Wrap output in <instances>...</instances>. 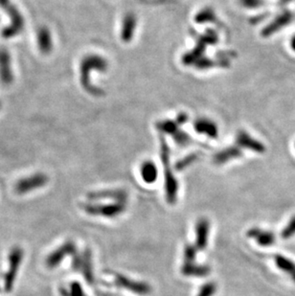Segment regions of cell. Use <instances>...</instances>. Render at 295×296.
<instances>
[{"instance_id":"20","label":"cell","mask_w":295,"mask_h":296,"mask_svg":"<svg viewBox=\"0 0 295 296\" xmlns=\"http://www.w3.org/2000/svg\"><path fill=\"white\" fill-rule=\"evenodd\" d=\"M83 262H82V267L81 271L83 272V275L88 281L89 284L92 285L95 282V276L93 271V261H92V254L89 248H86L83 253Z\"/></svg>"},{"instance_id":"27","label":"cell","mask_w":295,"mask_h":296,"mask_svg":"<svg viewBox=\"0 0 295 296\" xmlns=\"http://www.w3.org/2000/svg\"><path fill=\"white\" fill-rule=\"evenodd\" d=\"M239 2L246 9H258L265 4L264 0H239Z\"/></svg>"},{"instance_id":"31","label":"cell","mask_w":295,"mask_h":296,"mask_svg":"<svg viewBox=\"0 0 295 296\" xmlns=\"http://www.w3.org/2000/svg\"><path fill=\"white\" fill-rule=\"evenodd\" d=\"M59 294L61 296H70L69 295V290L65 289V288H60L59 289Z\"/></svg>"},{"instance_id":"19","label":"cell","mask_w":295,"mask_h":296,"mask_svg":"<svg viewBox=\"0 0 295 296\" xmlns=\"http://www.w3.org/2000/svg\"><path fill=\"white\" fill-rule=\"evenodd\" d=\"M195 130L197 133L206 134L211 138H216L218 136V126L217 124L209 119H197L195 122Z\"/></svg>"},{"instance_id":"24","label":"cell","mask_w":295,"mask_h":296,"mask_svg":"<svg viewBox=\"0 0 295 296\" xmlns=\"http://www.w3.org/2000/svg\"><path fill=\"white\" fill-rule=\"evenodd\" d=\"M197 254V248L196 247V246L192 244H187L184 247V253H183L184 263H195Z\"/></svg>"},{"instance_id":"13","label":"cell","mask_w":295,"mask_h":296,"mask_svg":"<svg viewBox=\"0 0 295 296\" xmlns=\"http://www.w3.org/2000/svg\"><path fill=\"white\" fill-rule=\"evenodd\" d=\"M128 193L123 189H110L103 190L97 192H91L88 194V197L90 200H99V199H110L112 201L127 202L128 201Z\"/></svg>"},{"instance_id":"1","label":"cell","mask_w":295,"mask_h":296,"mask_svg":"<svg viewBox=\"0 0 295 296\" xmlns=\"http://www.w3.org/2000/svg\"><path fill=\"white\" fill-rule=\"evenodd\" d=\"M94 68L95 70H100V71H105L107 69V62L106 59H103V57L98 56V55H89L86 56L84 59H82L81 62V82L83 87L86 90H88L89 93L93 95H98L101 94V91L98 89L93 88L90 85L89 82V73L90 69L92 70Z\"/></svg>"},{"instance_id":"11","label":"cell","mask_w":295,"mask_h":296,"mask_svg":"<svg viewBox=\"0 0 295 296\" xmlns=\"http://www.w3.org/2000/svg\"><path fill=\"white\" fill-rule=\"evenodd\" d=\"M235 144L241 148L249 149L257 153H264L266 151V147L262 142L253 138L250 134L245 131L238 133Z\"/></svg>"},{"instance_id":"10","label":"cell","mask_w":295,"mask_h":296,"mask_svg":"<svg viewBox=\"0 0 295 296\" xmlns=\"http://www.w3.org/2000/svg\"><path fill=\"white\" fill-rule=\"evenodd\" d=\"M14 81L12 59L6 48H0V83L3 86H10Z\"/></svg>"},{"instance_id":"15","label":"cell","mask_w":295,"mask_h":296,"mask_svg":"<svg viewBox=\"0 0 295 296\" xmlns=\"http://www.w3.org/2000/svg\"><path fill=\"white\" fill-rule=\"evenodd\" d=\"M242 156H243V148H240L238 145L235 144V146L223 148V149H221V151L217 152L214 155L213 161L217 165H222V164L229 162L231 160L240 158Z\"/></svg>"},{"instance_id":"16","label":"cell","mask_w":295,"mask_h":296,"mask_svg":"<svg viewBox=\"0 0 295 296\" xmlns=\"http://www.w3.org/2000/svg\"><path fill=\"white\" fill-rule=\"evenodd\" d=\"M211 272V268L206 265H198L196 263H184L181 267V273L186 277L204 278Z\"/></svg>"},{"instance_id":"14","label":"cell","mask_w":295,"mask_h":296,"mask_svg":"<svg viewBox=\"0 0 295 296\" xmlns=\"http://www.w3.org/2000/svg\"><path fill=\"white\" fill-rule=\"evenodd\" d=\"M210 222L206 218L199 219L196 224V243L195 246L197 250H204L208 245V238L210 234Z\"/></svg>"},{"instance_id":"18","label":"cell","mask_w":295,"mask_h":296,"mask_svg":"<svg viewBox=\"0 0 295 296\" xmlns=\"http://www.w3.org/2000/svg\"><path fill=\"white\" fill-rule=\"evenodd\" d=\"M136 17L133 14H127L124 16L121 27V39L125 43H130L133 39L136 29Z\"/></svg>"},{"instance_id":"4","label":"cell","mask_w":295,"mask_h":296,"mask_svg":"<svg viewBox=\"0 0 295 296\" xmlns=\"http://www.w3.org/2000/svg\"><path fill=\"white\" fill-rule=\"evenodd\" d=\"M0 7L6 11L11 18V24L3 29L1 35L4 39H12L16 35H19L24 28L23 16L10 0H0Z\"/></svg>"},{"instance_id":"32","label":"cell","mask_w":295,"mask_h":296,"mask_svg":"<svg viewBox=\"0 0 295 296\" xmlns=\"http://www.w3.org/2000/svg\"><path fill=\"white\" fill-rule=\"evenodd\" d=\"M291 46H292L293 50L295 51V36H294V37L292 38V41H291Z\"/></svg>"},{"instance_id":"28","label":"cell","mask_w":295,"mask_h":296,"mask_svg":"<svg viewBox=\"0 0 295 296\" xmlns=\"http://www.w3.org/2000/svg\"><path fill=\"white\" fill-rule=\"evenodd\" d=\"M197 159V155L196 154H191L181 160H179L178 162L176 164V170L177 171H182L183 169H185L186 167H188L189 165H191L195 160Z\"/></svg>"},{"instance_id":"6","label":"cell","mask_w":295,"mask_h":296,"mask_svg":"<svg viewBox=\"0 0 295 296\" xmlns=\"http://www.w3.org/2000/svg\"><path fill=\"white\" fill-rule=\"evenodd\" d=\"M22 258H23V250L18 247H15L10 252L9 255L10 267L8 272L5 274V278H4V289L6 293H10L13 290L15 277L18 272L20 264L22 262Z\"/></svg>"},{"instance_id":"7","label":"cell","mask_w":295,"mask_h":296,"mask_svg":"<svg viewBox=\"0 0 295 296\" xmlns=\"http://www.w3.org/2000/svg\"><path fill=\"white\" fill-rule=\"evenodd\" d=\"M49 181L48 177L44 173H37L28 178H22L18 180L15 184V192L19 195L32 192L36 189L45 186Z\"/></svg>"},{"instance_id":"29","label":"cell","mask_w":295,"mask_h":296,"mask_svg":"<svg viewBox=\"0 0 295 296\" xmlns=\"http://www.w3.org/2000/svg\"><path fill=\"white\" fill-rule=\"evenodd\" d=\"M69 295L70 296H87L84 293V289L79 282H73L69 288Z\"/></svg>"},{"instance_id":"35","label":"cell","mask_w":295,"mask_h":296,"mask_svg":"<svg viewBox=\"0 0 295 296\" xmlns=\"http://www.w3.org/2000/svg\"><path fill=\"white\" fill-rule=\"evenodd\" d=\"M0 290H1V289H0Z\"/></svg>"},{"instance_id":"25","label":"cell","mask_w":295,"mask_h":296,"mask_svg":"<svg viewBox=\"0 0 295 296\" xmlns=\"http://www.w3.org/2000/svg\"><path fill=\"white\" fill-rule=\"evenodd\" d=\"M294 236H295V215L281 231V237L284 240H289Z\"/></svg>"},{"instance_id":"8","label":"cell","mask_w":295,"mask_h":296,"mask_svg":"<svg viewBox=\"0 0 295 296\" xmlns=\"http://www.w3.org/2000/svg\"><path fill=\"white\" fill-rule=\"evenodd\" d=\"M77 252V247L75 243L72 241H68L61 245L59 248L52 252L45 261V264L47 267L49 268H55L58 267L59 264L63 261L64 258L67 256H73L74 254Z\"/></svg>"},{"instance_id":"33","label":"cell","mask_w":295,"mask_h":296,"mask_svg":"<svg viewBox=\"0 0 295 296\" xmlns=\"http://www.w3.org/2000/svg\"><path fill=\"white\" fill-rule=\"evenodd\" d=\"M291 1H293V0H280L281 4H288Z\"/></svg>"},{"instance_id":"2","label":"cell","mask_w":295,"mask_h":296,"mask_svg":"<svg viewBox=\"0 0 295 296\" xmlns=\"http://www.w3.org/2000/svg\"><path fill=\"white\" fill-rule=\"evenodd\" d=\"M161 160L165 169V192L166 199L170 204L176 203L177 199V193L179 189L178 181L175 178L173 171L170 166V153L167 145L162 141L161 146Z\"/></svg>"},{"instance_id":"30","label":"cell","mask_w":295,"mask_h":296,"mask_svg":"<svg viewBox=\"0 0 295 296\" xmlns=\"http://www.w3.org/2000/svg\"><path fill=\"white\" fill-rule=\"evenodd\" d=\"M82 262H83V256L80 255L78 252H76L73 255V261H72L74 270H81Z\"/></svg>"},{"instance_id":"9","label":"cell","mask_w":295,"mask_h":296,"mask_svg":"<svg viewBox=\"0 0 295 296\" xmlns=\"http://www.w3.org/2000/svg\"><path fill=\"white\" fill-rule=\"evenodd\" d=\"M295 19V15L290 10H285L281 12L279 15H276L270 23H268L266 27L262 31V36L267 38L269 36L274 35L275 33L279 32L283 28L290 25Z\"/></svg>"},{"instance_id":"22","label":"cell","mask_w":295,"mask_h":296,"mask_svg":"<svg viewBox=\"0 0 295 296\" xmlns=\"http://www.w3.org/2000/svg\"><path fill=\"white\" fill-rule=\"evenodd\" d=\"M274 263L276 267L288 274V276H290V278L295 282V263L294 261L288 257L277 254L274 256Z\"/></svg>"},{"instance_id":"12","label":"cell","mask_w":295,"mask_h":296,"mask_svg":"<svg viewBox=\"0 0 295 296\" xmlns=\"http://www.w3.org/2000/svg\"><path fill=\"white\" fill-rule=\"evenodd\" d=\"M248 238L256 241V243L263 247H268L274 245L276 241V236L272 231L265 230L260 227H251L246 232Z\"/></svg>"},{"instance_id":"21","label":"cell","mask_w":295,"mask_h":296,"mask_svg":"<svg viewBox=\"0 0 295 296\" xmlns=\"http://www.w3.org/2000/svg\"><path fill=\"white\" fill-rule=\"evenodd\" d=\"M140 173L143 181L146 182L147 184H152L157 180L158 178L157 166L150 160H147L142 163L140 168Z\"/></svg>"},{"instance_id":"34","label":"cell","mask_w":295,"mask_h":296,"mask_svg":"<svg viewBox=\"0 0 295 296\" xmlns=\"http://www.w3.org/2000/svg\"><path fill=\"white\" fill-rule=\"evenodd\" d=\"M0 107H1V103H0Z\"/></svg>"},{"instance_id":"5","label":"cell","mask_w":295,"mask_h":296,"mask_svg":"<svg viewBox=\"0 0 295 296\" xmlns=\"http://www.w3.org/2000/svg\"><path fill=\"white\" fill-rule=\"evenodd\" d=\"M112 276H113V286H116L119 288L125 289L131 293H133L134 295L137 296H148L151 294V287L147 284L146 282L136 281L131 279L121 273H116V272H111Z\"/></svg>"},{"instance_id":"17","label":"cell","mask_w":295,"mask_h":296,"mask_svg":"<svg viewBox=\"0 0 295 296\" xmlns=\"http://www.w3.org/2000/svg\"><path fill=\"white\" fill-rule=\"evenodd\" d=\"M37 44H38V47H39L40 51L45 55L49 54L52 51V49H53L52 35H51L50 30L48 29L47 27L44 26L38 30Z\"/></svg>"},{"instance_id":"26","label":"cell","mask_w":295,"mask_h":296,"mask_svg":"<svg viewBox=\"0 0 295 296\" xmlns=\"http://www.w3.org/2000/svg\"><path fill=\"white\" fill-rule=\"evenodd\" d=\"M197 23H204L205 21H213L215 20V14L213 12V10H211L210 8H206L204 10H200L199 13L197 15L196 17Z\"/></svg>"},{"instance_id":"3","label":"cell","mask_w":295,"mask_h":296,"mask_svg":"<svg viewBox=\"0 0 295 296\" xmlns=\"http://www.w3.org/2000/svg\"><path fill=\"white\" fill-rule=\"evenodd\" d=\"M82 208L90 216L113 219L126 211L127 202L111 201L109 203H84L82 204Z\"/></svg>"},{"instance_id":"23","label":"cell","mask_w":295,"mask_h":296,"mask_svg":"<svg viewBox=\"0 0 295 296\" xmlns=\"http://www.w3.org/2000/svg\"><path fill=\"white\" fill-rule=\"evenodd\" d=\"M217 290L218 285L215 282H207L200 287L197 296H214L217 293Z\"/></svg>"}]
</instances>
